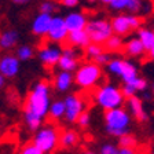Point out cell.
I'll list each match as a JSON object with an SVG mask.
<instances>
[{"label": "cell", "instance_id": "obj_1", "mask_svg": "<svg viewBox=\"0 0 154 154\" xmlns=\"http://www.w3.org/2000/svg\"><path fill=\"white\" fill-rule=\"evenodd\" d=\"M51 102V88L47 81H38L29 91L23 106V119L32 132H36L43 127V121L48 116Z\"/></svg>", "mask_w": 154, "mask_h": 154}, {"label": "cell", "instance_id": "obj_2", "mask_svg": "<svg viewBox=\"0 0 154 154\" xmlns=\"http://www.w3.org/2000/svg\"><path fill=\"white\" fill-rule=\"evenodd\" d=\"M105 129L110 136L121 138L122 135L129 134L131 129V113L128 109L117 107L105 112Z\"/></svg>", "mask_w": 154, "mask_h": 154}, {"label": "cell", "instance_id": "obj_3", "mask_svg": "<svg viewBox=\"0 0 154 154\" xmlns=\"http://www.w3.org/2000/svg\"><path fill=\"white\" fill-rule=\"evenodd\" d=\"M92 99L96 105L102 107L103 110H113L117 107H122L125 102V96L121 88L113 85V84H102L96 87L92 94Z\"/></svg>", "mask_w": 154, "mask_h": 154}, {"label": "cell", "instance_id": "obj_4", "mask_svg": "<svg viewBox=\"0 0 154 154\" xmlns=\"http://www.w3.org/2000/svg\"><path fill=\"white\" fill-rule=\"evenodd\" d=\"M102 76L103 72L100 65H98L95 61H88L81 63L74 72V83L83 90H91L99 84Z\"/></svg>", "mask_w": 154, "mask_h": 154}, {"label": "cell", "instance_id": "obj_5", "mask_svg": "<svg viewBox=\"0 0 154 154\" xmlns=\"http://www.w3.org/2000/svg\"><path fill=\"white\" fill-rule=\"evenodd\" d=\"M61 140V131L58 127L51 124L43 125L40 129H37L33 136V143L37 146L44 154H50L59 147Z\"/></svg>", "mask_w": 154, "mask_h": 154}, {"label": "cell", "instance_id": "obj_6", "mask_svg": "<svg viewBox=\"0 0 154 154\" xmlns=\"http://www.w3.org/2000/svg\"><path fill=\"white\" fill-rule=\"evenodd\" d=\"M85 30L90 35L91 42L96 43V44H102V45L109 40L110 36L114 35L112 21H109L106 18H98V17L88 19Z\"/></svg>", "mask_w": 154, "mask_h": 154}, {"label": "cell", "instance_id": "obj_7", "mask_svg": "<svg viewBox=\"0 0 154 154\" xmlns=\"http://www.w3.org/2000/svg\"><path fill=\"white\" fill-rule=\"evenodd\" d=\"M107 72L114 76L120 77L124 84H129L139 77L138 74V67L135 66L134 62L128 61V59H122V58H113L107 65Z\"/></svg>", "mask_w": 154, "mask_h": 154}, {"label": "cell", "instance_id": "obj_8", "mask_svg": "<svg viewBox=\"0 0 154 154\" xmlns=\"http://www.w3.org/2000/svg\"><path fill=\"white\" fill-rule=\"evenodd\" d=\"M112 26L114 35L128 36L131 32L142 28V18L136 14H119L112 19Z\"/></svg>", "mask_w": 154, "mask_h": 154}, {"label": "cell", "instance_id": "obj_9", "mask_svg": "<svg viewBox=\"0 0 154 154\" xmlns=\"http://www.w3.org/2000/svg\"><path fill=\"white\" fill-rule=\"evenodd\" d=\"M65 105H66V113H65V120L66 122H73L77 121V119L80 117V114L83 112H85L87 103L81 95L79 94H69L67 96H65Z\"/></svg>", "mask_w": 154, "mask_h": 154}, {"label": "cell", "instance_id": "obj_10", "mask_svg": "<svg viewBox=\"0 0 154 154\" xmlns=\"http://www.w3.org/2000/svg\"><path fill=\"white\" fill-rule=\"evenodd\" d=\"M69 29L66 26L65 22V17H59V15H54L51 21V26L48 29V33L45 37L48 38L50 43H54V44H61L65 43L67 40V36H69Z\"/></svg>", "mask_w": 154, "mask_h": 154}, {"label": "cell", "instance_id": "obj_11", "mask_svg": "<svg viewBox=\"0 0 154 154\" xmlns=\"http://www.w3.org/2000/svg\"><path fill=\"white\" fill-rule=\"evenodd\" d=\"M80 52L77 51V48L67 45V47L62 48V55L61 59L58 62V67L61 70L65 72H76L80 66Z\"/></svg>", "mask_w": 154, "mask_h": 154}, {"label": "cell", "instance_id": "obj_12", "mask_svg": "<svg viewBox=\"0 0 154 154\" xmlns=\"http://www.w3.org/2000/svg\"><path fill=\"white\" fill-rule=\"evenodd\" d=\"M61 55L62 48H59L54 43H48V44L43 45L37 51V58L45 67H52L55 65H58L59 59H61Z\"/></svg>", "mask_w": 154, "mask_h": 154}, {"label": "cell", "instance_id": "obj_13", "mask_svg": "<svg viewBox=\"0 0 154 154\" xmlns=\"http://www.w3.org/2000/svg\"><path fill=\"white\" fill-rule=\"evenodd\" d=\"M21 61L15 54H6L0 58V73L6 79H13L19 73Z\"/></svg>", "mask_w": 154, "mask_h": 154}, {"label": "cell", "instance_id": "obj_14", "mask_svg": "<svg viewBox=\"0 0 154 154\" xmlns=\"http://www.w3.org/2000/svg\"><path fill=\"white\" fill-rule=\"evenodd\" d=\"M51 14H45V13H38L37 15L33 18L32 25H30V30H32L33 35L36 36H47L48 29L51 26V21H52Z\"/></svg>", "mask_w": 154, "mask_h": 154}, {"label": "cell", "instance_id": "obj_15", "mask_svg": "<svg viewBox=\"0 0 154 154\" xmlns=\"http://www.w3.org/2000/svg\"><path fill=\"white\" fill-rule=\"evenodd\" d=\"M65 22L69 29V32H76V30H84L88 23V18L85 14L80 11H72L65 15Z\"/></svg>", "mask_w": 154, "mask_h": 154}, {"label": "cell", "instance_id": "obj_16", "mask_svg": "<svg viewBox=\"0 0 154 154\" xmlns=\"http://www.w3.org/2000/svg\"><path fill=\"white\" fill-rule=\"evenodd\" d=\"M127 105H128V112L135 120H138L139 122H144L147 120V113L144 110V105L142 98L139 96H132L129 99H127Z\"/></svg>", "mask_w": 154, "mask_h": 154}, {"label": "cell", "instance_id": "obj_17", "mask_svg": "<svg viewBox=\"0 0 154 154\" xmlns=\"http://www.w3.org/2000/svg\"><path fill=\"white\" fill-rule=\"evenodd\" d=\"M66 43L69 45L74 48H84L85 50L88 45L91 44V38H90V35L87 33V30H76V32H70L69 36H67V40Z\"/></svg>", "mask_w": 154, "mask_h": 154}, {"label": "cell", "instance_id": "obj_18", "mask_svg": "<svg viewBox=\"0 0 154 154\" xmlns=\"http://www.w3.org/2000/svg\"><path fill=\"white\" fill-rule=\"evenodd\" d=\"M74 83V76L72 72H65L61 70L59 73H57L54 79V88L58 92H66L70 90V87Z\"/></svg>", "mask_w": 154, "mask_h": 154}, {"label": "cell", "instance_id": "obj_19", "mask_svg": "<svg viewBox=\"0 0 154 154\" xmlns=\"http://www.w3.org/2000/svg\"><path fill=\"white\" fill-rule=\"evenodd\" d=\"M19 42V33L15 29H6L0 33V48L2 50H11L14 48Z\"/></svg>", "mask_w": 154, "mask_h": 154}, {"label": "cell", "instance_id": "obj_20", "mask_svg": "<svg viewBox=\"0 0 154 154\" xmlns=\"http://www.w3.org/2000/svg\"><path fill=\"white\" fill-rule=\"evenodd\" d=\"M124 51H125V54L128 55V57H131V58H140L147 52L146 50H144L143 44H142V42L138 37L128 38V40L125 42Z\"/></svg>", "mask_w": 154, "mask_h": 154}, {"label": "cell", "instance_id": "obj_21", "mask_svg": "<svg viewBox=\"0 0 154 154\" xmlns=\"http://www.w3.org/2000/svg\"><path fill=\"white\" fill-rule=\"evenodd\" d=\"M80 140L79 132H76L74 129H65L61 132V140H59V146L63 149H70L74 147Z\"/></svg>", "mask_w": 154, "mask_h": 154}, {"label": "cell", "instance_id": "obj_22", "mask_svg": "<svg viewBox=\"0 0 154 154\" xmlns=\"http://www.w3.org/2000/svg\"><path fill=\"white\" fill-rule=\"evenodd\" d=\"M136 37L142 42L144 50H146L147 52L154 47V29H150V28L138 29V35H136Z\"/></svg>", "mask_w": 154, "mask_h": 154}, {"label": "cell", "instance_id": "obj_23", "mask_svg": "<svg viewBox=\"0 0 154 154\" xmlns=\"http://www.w3.org/2000/svg\"><path fill=\"white\" fill-rule=\"evenodd\" d=\"M65 113H66V105H65L63 99H58L51 102V106H50V112H48V116L51 120H62L65 119Z\"/></svg>", "mask_w": 154, "mask_h": 154}, {"label": "cell", "instance_id": "obj_24", "mask_svg": "<svg viewBox=\"0 0 154 154\" xmlns=\"http://www.w3.org/2000/svg\"><path fill=\"white\" fill-rule=\"evenodd\" d=\"M124 45H125V42L122 36H119V35H113L109 37V40L103 44L106 51L109 52H120L121 50H124Z\"/></svg>", "mask_w": 154, "mask_h": 154}, {"label": "cell", "instance_id": "obj_25", "mask_svg": "<svg viewBox=\"0 0 154 154\" xmlns=\"http://www.w3.org/2000/svg\"><path fill=\"white\" fill-rule=\"evenodd\" d=\"M105 51H106V50H105V47H103L102 44L91 43V44L85 48V57L88 58V59H92V61H95L96 58L99 57L100 54H103Z\"/></svg>", "mask_w": 154, "mask_h": 154}, {"label": "cell", "instance_id": "obj_26", "mask_svg": "<svg viewBox=\"0 0 154 154\" xmlns=\"http://www.w3.org/2000/svg\"><path fill=\"white\" fill-rule=\"evenodd\" d=\"M15 55L19 58V61H29L35 55V50L28 44H22V45H19V47H17Z\"/></svg>", "mask_w": 154, "mask_h": 154}, {"label": "cell", "instance_id": "obj_27", "mask_svg": "<svg viewBox=\"0 0 154 154\" xmlns=\"http://www.w3.org/2000/svg\"><path fill=\"white\" fill-rule=\"evenodd\" d=\"M38 10H40V13L51 14V15H52V14L57 13L58 10H59V7H58V4L55 3V2H52V0H44V2H42V3H40Z\"/></svg>", "mask_w": 154, "mask_h": 154}, {"label": "cell", "instance_id": "obj_28", "mask_svg": "<svg viewBox=\"0 0 154 154\" xmlns=\"http://www.w3.org/2000/svg\"><path fill=\"white\" fill-rule=\"evenodd\" d=\"M119 144L120 147H136L138 140H136V138L134 135L127 134V135H122L121 138H119Z\"/></svg>", "mask_w": 154, "mask_h": 154}, {"label": "cell", "instance_id": "obj_29", "mask_svg": "<svg viewBox=\"0 0 154 154\" xmlns=\"http://www.w3.org/2000/svg\"><path fill=\"white\" fill-rule=\"evenodd\" d=\"M18 154H44V153L33 142H29V143H25L22 147L19 149Z\"/></svg>", "mask_w": 154, "mask_h": 154}, {"label": "cell", "instance_id": "obj_30", "mask_svg": "<svg viewBox=\"0 0 154 154\" xmlns=\"http://www.w3.org/2000/svg\"><path fill=\"white\" fill-rule=\"evenodd\" d=\"M129 4H131V0H113L110 3V8L114 10V11H128L129 10Z\"/></svg>", "mask_w": 154, "mask_h": 154}, {"label": "cell", "instance_id": "obj_31", "mask_svg": "<svg viewBox=\"0 0 154 154\" xmlns=\"http://www.w3.org/2000/svg\"><path fill=\"white\" fill-rule=\"evenodd\" d=\"M132 87H134L135 90L138 91V92H144V91H147V87H149V83L146 79H143V77H136L132 83H129Z\"/></svg>", "mask_w": 154, "mask_h": 154}, {"label": "cell", "instance_id": "obj_32", "mask_svg": "<svg viewBox=\"0 0 154 154\" xmlns=\"http://www.w3.org/2000/svg\"><path fill=\"white\" fill-rule=\"evenodd\" d=\"M77 125L80 127V128H88L90 127V124H91V114H90V112L88 110H85V112H83L80 114V117L77 119Z\"/></svg>", "mask_w": 154, "mask_h": 154}, {"label": "cell", "instance_id": "obj_33", "mask_svg": "<svg viewBox=\"0 0 154 154\" xmlns=\"http://www.w3.org/2000/svg\"><path fill=\"white\" fill-rule=\"evenodd\" d=\"M113 59V57H112V52H109V51H105L103 54H100L99 57L95 59V62L98 65H100V66H107L109 65V62Z\"/></svg>", "mask_w": 154, "mask_h": 154}, {"label": "cell", "instance_id": "obj_34", "mask_svg": "<svg viewBox=\"0 0 154 154\" xmlns=\"http://www.w3.org/2000/svg\"><path fill=\"white\" fill-rule=\"evenodd\" d=\"M99 154H120V147H117L112 143H106L100 147Z\"/></svg>", "mask_w": 154, "mask_h": 154}, {"label": "cell", "instance_id": "obj_35", "mask_svg": "<svg viewBox=\"0 0 154 154\" xmlns=\"http://www.w3.org/2000/svg\"><path fill=\"white\" fill-rule=\"evenodd\" d=\"M121 91H122V94H124L125 99H129V98L135 96V95H136V92H138V91L135 90L131 84H124V85L121 87Z\"/></svg>", "mask_w": 154, "mask_h": 154}, {"label": "cell", "instance_id": "obj_36", "mask_svg": "<svg viewBox=\"0 0 154 154\" xmlns=\"http://www.w3.org/2000/svg\"><path fill=\"white\" fill-rule=\"evenodd\" d=\"M80 2L81 0H59L61 6L66 7V8H74V7H77L80 4Z\"/></svg>", "mask_w": 154, "mask_h": 154}, {"label": "cell", "instance_id": "obj_37", "mask_svg": "<svg viewBox=\"0 0 154 154\" xmlns=\"http://www.w3.org/2000/svg\"><path fill=\"white\" fill-rule=\"evenodd\" d=\"M120 154H136L135 147H120Z\"/></svg>", "mask_w": 154, "mask_h": 154}, {"label": "cell", "instance_id": "obj_38", "mask_svg": "<svg viewBox=\"0 0 154 154\" xmlns=\"http://www.w3.org/2000/svg\"><path fill=\"white\" fill-rule=\"evenodd\" d=\"M32 2V0H13V3L17 4V6H26Z\"/></svg>", "mask_w": 154, "mask_h": 154}, {"label": "cell", "instance_id": "obj_39", "mask_svg": "<svg viewBox=\"0 0 154 154\" xmlns=\"http://www.w3.org/2000/svg\"><path fill=\"white\" fill-rule=\"evenodd\" d=\"M143 95H142V99H146V100H150L151 98H153V92H149V91H144V92H142Z\"/></svg>", "mask_w": 154, "mask_h": 154}, {"label": "cell", "instance_id": "obj_40", "mask_svg": "<svg viewBox=\"0 0 154 154\" xmlns=\"http://www.w3.org/2000/svg\"><path fill=\"white\" fill-rule=\"evenodd\" d=\"M4 83H6V77L0 73V90H2V88L4 87Z\"/></svg>", "mask_w": 154, "mask_h": 154}, {"label": "cell", "instance_id": "obj_41", "mask_svg": "<svg viewBox=\"0 0 154 154\" xmlns=\"http://www.w3.org/2000/svg\"><path fill=\"white\" fill-rule=\"evenodd\" d=\"M147 55H149V59H151V61H154V47L151 48L150 51L147 52Z\"/></svg>", "mask_w": 154, "mask_h": 154}, {"label": "cell", "instance_id": "obj_42", "mask_svg": "<svg viewBox=\"0 0 154 154\" xmlns=\"http://www.w3.org/2000/svg\"><path fill=\"white\" fill-rule=\"evenodd\" d=\"M102 4H106V6H110V3H112L113 0H99Z\"/></svg>", "mask_w": 154, "mask_h": 154}, {"label": "cell", "instance_id": "obj_43", "mask_svg": "<svg viewBox=\"0 0 154 154\" xmlns=\"http://www.w3.org/2000/svg\"><path fill=\"white\" fill-rule=\"evenodd\" d=\"M98 0H87V3H90V4H95Z\"/></svg>", "mask_w": 154, "mask_h": 154}, {"label": "cell", "instance_id": "obj_44", "mask_svg": "<svg viewBox=\"0 0 154 154\" xmlns=\"http://www.w3.org/2000/svg\"><path fill=\"white\" fill-rule=\"evenodd\" d=\"M84 154H96V153H94V151H85Z\"/></svg>", "mask_w": 154, "mask_h": 154}, {"label": "cell", "instance_id": "obj_45", "mask_svg": "<svg viewBox=\"0 0 154 154\" xmlns=\"http://www.w3.org/2000/svg\"><path fill=\"white\" fill-rule=\"evenodd\" d=\"M151 92H153V95H154V84H153V87H151Z\"/></svg>", "mask_w": 154, "mask_h": 154}, {"label": "cell", "instance_id": "obj_46", "mask_svg": "<svg viewBox=\"0 0 154 154\" xmlns=\"http://www.w3.org/2000/svg\"><path fill=\"white\" fill-rule=\"evenodd\" d=\"M153 154H154V151H153Z\"/></svg>", "mask_w": 154, "mask_h": 154}]
</instances>
